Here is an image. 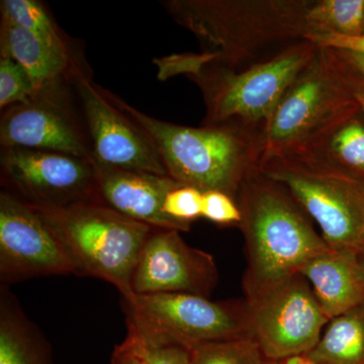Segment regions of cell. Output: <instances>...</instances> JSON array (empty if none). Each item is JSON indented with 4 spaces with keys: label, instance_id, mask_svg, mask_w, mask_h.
Listing matches in <instances>:
<instances>
[{
    "label": "cell",
    "instance_id": "6da1fadb",
    "mask_svg": "<svg viewBox=\"0 0 364 364\" xmlns=\"http://www.w3.org/2000/svg\"><path fill=\"white\" fill-rule=\"evenodd\" d=\"M317 49L310 41H299L240 71L203 53L169 55L153 62L160 80L184 75L195 81L207 109L205 126H236L265 134L280 100Z\"/></svg>",
    "mask_w": 364,
    "mask_h": 364
},
{
    "label": "cell",
    "instance_id": "7a4b0ae2",
    "mask_svg": "<svg viewBox=\"0 0 364 364\" xmlns=\"http://www.w3.org/2000/svg\"><path fill=\"white\" fill-rule=\"evenodd\" d=\"M105 97L146 132L168 176L205 193L223 191L237 200L243 182L259 171L265 134L236 126L200 128L160 121L112 91Z\"/></svg>",
    "mask_w": 364,
    "mask_h": 364
},
{
    "label": "cell",
    "instance_id": "3957f363",
    "mask_svg": "<svg viewBox=\"0 0 364 364\" xmlns=\"http://www.w3.org/2000/svg\"><path fill=\"white\" fill-rule=\"evenodd\" d=\"M160 4L193 33L203 54L237 69L272 45L286 46L312 33V0H167Z\"/></svg>",
    "mask_w": 364,
    "mask_h": 364
},
{
    "label": "cell",
    "instance_id": "277c9868",
    "mask_svg": "<svg viewBox=\"0 0 364 364\" xmlns=\"http://www.w3.org/2000/svg\"><path fill=\"white\" fill-rule=\"evenodd\" d=\"M237 203L247 257L246 298L299 273L329 248L289 191L260 171L243 182Z\"/></svg>",
    "mask_w": 364,
    "mask_h": 364
},
{
    "label": "cell",
    "instance_id": "5b68a950",
    "mask_svg": "<svg viewBox=\"0 0 364 364\" xmlns=\"http://www.w3.org/2000/svg\"><path fill=\"white\" fill-rule=\"evenodd\" d=\"M35 210L58 237L75 274L104 279L119 289L124 301L133 299L132 277L154 228L124 217L102 203Z\"/></svg>",
    "mask_w": 364,
    "mask_h": 364
},
{
    "label": "cell",
    "instance_id": "8992f818",
    "mask_svg": "<svg viewBox=\"0 0 364 364\" xmlns=\"http://www.w3.org/2000/svg\"><path fill=\"white\" fill-rule=\"evenodd\" d=\"M259 171L289 191L333 249L364 251V182L313 151L267 158Z\"/></svg>",
    "mask_w": 364,
    "mask_h": 364
},
{
    "label": "cell",
    "instance_id": "52a82bcc",
    "mask_svg": "<svg viewBox=\"0 0 364 364\" xmlns=\"http://www.w3.org/2000/svg\"><path fill=\"white\" fill-rule=\"evenodd\" d=\"M359 111L331 50L318 47L273 112L262 161L313 149Z\"/></svg>",
    "mask_w": 364,
    "mask_h": 364
},
{
    "label": "cell",
    "instance_id": "ba28073f",
    "mask_svg": "<svg viewBox=\"0 0 364 364\" xmlns=\"http://www.w3.org/2000/svg\"><path fill=\"white\" fill-rule=\"evenodd\" d=\"M127 321L188 349L250 337L246 301H213L191 294H135L124 301Z\"/></svg>",
    "mask_w": 364,
    "mask_h": 364
},
{
    "label": "cell",
    "instance_id": "9c48e42d",
    "mask_svg": "<svg viewBox=\"0 0 364 364\" xmlns=\"http://www.w3.org/2000/svg\"><path fill=\"white\" fill-rule=\"evenodd\" d=\"M245 301L249 335L268 358L279 363L308 354L329 322L308 280L299 273Z\"/></svg>",
    "mask_w": 364,
    "mask_h": 364
},
{
    "label": "cell",
    "instance_id": "30bf717a",
    "mask_svg": "<svg viewBox=\"0 0 364 364\" xmlns=\"http://www.w3.org/2000/svg\"><path fill=\"white\" fill-rule=\"evenodd\" d=\"M4 191L33 208L100 203L95 161L50 151L1 148Z\"/></svg>",
    "mask_w": 364,
    "mask_h": 364
},
{
    "label": "cell",
    "instance_id": "8fae6325",
    "mask_svg": "<svg viewBox=\"0 0 364 364\" xmlns=\"http://www.w3.org/2000/svg\"><path fill=\"white\" fill-rule=\"evenodd\" d=\"M74 273L58 237L39 213L2 189L0 193V280L9 284L45 275Z\"/></svg>",
    "mask_w": 364,
    "mask_h": 364
},
{
    "label": "cell",
    "instance_id": "7c38bea8",
    "mask_svg": "<svg viewBox=\"0 0 364 364\" xmlns=\"http://www.w3.org/2000/svg\"><path fill=\"white\" fill-rule=\"evenodd\" d=\"M93 161L107 168L168 176L149 136L116 107L87 75L75 81Z\"/></svg>",
    "mask_w": 364,
    "mask_h": 364
},
{
    "label": "cell",
    "instance_id": "4fadbf2b",
    "mask_svg": "<svg viewBox=\"0 0 364 364\" xmlns=\"http://www.w3.org/2000/svg\"><path fill=\"white\" fill-rule=\"evenodd\" d=\"M218 282L210 254L188 246L181 231L152 230L136 261L134 294H191L208 298Z\"/></svg>",
    "mask_w": 364,
    "mask_h": 364
},
{
    "label": "cell",
    "instance_id": "5bb4252c",
    "mask_svg": "<svg viewBox=\"0 0 364 364\" xmlns=\"http://www.w3.org/2000/svg\"><path fill=\"white\" fill-rule=\"evenodd\" d=\"M0 145L93 160L90 141L67 102L65 88L38 93L30 102L2 111Z\"/></svg>",
    "mask_w": 364,
    "mask_h": 364
},
{
    "label": "cell",
    "instance_id": "9a60e30c",
    "mask_svg": "<svg viewBox=\"0 0 364 364\" xmlns=\"http://www.w3.org/2000/svg\"><path fill=\"white\" fill-rule=\"evenodd\" d=\"M97 165V164H95ZM100 203L119 214L156 229L188 232L189 229L163 213L165 198L181 186L168 176L98 166Z\"/></svg>",
    "mask_w": 364,
    "mask_h": 364
},
{
    "label": "cell",
    "instance_id": "2e32d148",
    "mask_svg": "<svg viewBox=\"0 0 364 364\" xmlns=\"http://www.w3.org/2000/svg\"><path fill=\"white\" fill-rule=\"evenodd\" d=\"M0 57L18 62L32 79L38 93L65 88L68 81L86 75L79 59L69 56L26 28L1 20Z\"/></svg>",
    "mask_w": 364,
    "mask_h": 364
},
{
    "label": "cell",
    "instance_id": "e0dca14e",
    "mask_svg": "<svg viewBox=\"0 0 364 364\" xmlns=\"http://www.w3.org/2000/svg\"><path fill=\"white\" fill-rule=\"evenodd\" d=\"M358 254L329 247L299 269L329 320L364 303Z\"/></svg>",
    "mask_w": 364,
    "mask_h": 364
},
{
    "label": "cell",
    "instance_id": "ac0fdd59",
    "mask_svg": "<svg viewBox=\"0 0 364 364\" xmlns=\"http://www.w3.org/2000/svg\"><path fill=\"white\" fill-rule=\"evenodd\" d=\"M0 364H53L46 340L6 287L0 296Z\"/></svg>",
    "mask_w": 364,
    "mask_h": 364
},
{
    "label": "cell",
    "instance_id": "d6986e66",
    "mask_svg": "<svg viewBox=\"0 0 364 364\" xmlns=\"http://www.w3.org/2000/svg\"><path fill=\"white\" fill-rule=\"evenodd\" d=\"M306 355L324 364H364V303L330 318Z\"/></svg>",
    "mask_w": 364,
    "mask_h": 364
},
{
    "label": "cell",
    "instance_id": "ffe728a7",
    "mask_svg": "<svg viewBox=\"0 0 364 364\" xmlns=\"http://www.w3.org/2000/svg\"><path fill=\"white\" fill-rule=\"evenodd\" d=\"M321 157L364 182V114L359 111L313 149ZM305 152V151H304Z\"/></svg>",
    "mask_w": 364,
    "mask_h": 364
},
{
    "label": "cell",
    "instance_id": "44dd1931",
    "mask_svg": "<svg viewBox=\"0 0 364 364\" xmlns=\"http://www.w3.org/2000/svg\"><path fill=\"white\" fill-rule=\"evenodd\" d=\"M0 13L1 20L26 28L52 47L78 59L68 36L53 20L51 14L42 2L37 0H2Z\"/></svg>",
    "mask_w": 364,
    "mask_h": 364
},
{
    "label": "cell",
    "instance_id": "7402d4cb",
    "mask_svg": "<svg viewBox=\"0 0 364 364\" xmlns=\"http://www.w3.org/2000/svg\"><path fill=\"white\" fill-rule=\"evenodd\" d=\"M306 21L312 33L358 37L364 33V0H313Z\"/></svg>",
    "mask_w": 364,
    "mask_h": 364
},
{
    "label": "cell",
    "instance_id": "603a6c76",
    "mask_svg": "<svg viewBox=\"0 0 364 364\" xmlns=\"http://www.w3.org/2000/svg\"><path fill=\"white\" fill-rule=\"evenodd\" d=\"M189 352V364H280L268 358L251 337L200 345Z\"/></svg>",
    "mask_w": 364,
    "mask_h": 364
},
{
    "label": "cell",
    "instance_id": "cb8c5ba5",
    "mask_svg": "<svg viewBox=\"0 0 364 364\" xmlns=\"http://www.w3.org/2000/svg\"><path fill=\"white\" fill-rule=\"evenodd\" d=\"M128 334L124 343L135 354L141 364H189L191 352L183 345L167 341L144 331L127 321Z\"/></svg>",
    "mask_w": 364,
    "mask_h": 364
},
{
    "label": "cell",
    "instance_id": "d4e9b609",
    "mask_svg": "<svg viewBox=\"0 0 364 364\" xmlns=\"http://www.w3.org/2000/svg\"><path fill=\"white\" fill-rule=\"evenodd\" d=\"M37 95L32 79L14 60L0 57V107L26 104Z\"/></svg>",
    "mask_w": 364,
    "mask_h": 364
},
{
    "label": "cell",
    "instance_id": "484cf974",
    "mask_svg": "<svg viewBox=\"0 0 364 364\" xmlns=\"http://www.w3.org/2000/svg\"><path fill=\"white\" fill-rule=\"evenodd\" d=\"M203 191L191 186H181L169 191L162 210L167 217L191 229V223L202 217Z\"/></svg>",
    "mask_w": 364,
    "mask_h": 364
},
{
    "label": "cell",
    "instance_id": "4316f807",
    "mask_svg": "<svg viewBox=\"0 0 364 364\" xmlns=\"http://www.w3.org/2000/svg\"><path fill=\"white\" fill-rule=\"evenodd\" d=\"M202 217L220 226H240L242 214L235 198L223 191L203 193Z\"/></svg>",
    "mask_w": 364,
    "mask_h": 364
},
{
    "label": "cell",
    "instance_id": "83f0119b",
    "mask_svg": "<svg viewBox=\"0 0 364 364\" xmlns=\"http://www.w3.org/2000/svg\"><path fill=\"white\" fill-rule=\"evenodd\" d=\"M305 40L317 47L364 55V33L358 37H346L335 33H312L306 36Z\"/></svg>",
    "mask_w": 364,
    "mask_h": 364
},
{
    "label": "cell",
    "instance_id": "f1b7e54d",
    "mask_svg": "<svg viewBox=\"0 0 364 364\" xmlns=\"http://www.w3.org/2000/svg\"><path fill=\"white\" fill-rule=\"evenodd\" d=\"M331 50L335 63L338 69L340 75L342 76L345 83L350 90L352 95L364 114V74L358 70L352 64L342 56L338 51Z\"/></svg>",
    "mask_w": 364,
    "mask_h": 364
},
{
    "label": "cell",
    "instance_id": "f546056e",
    "mask_svg": "<svg viewBox=\"0 0 364 364\" xmlns=\"http://www.w3.org/2000/svg\"><path fill=\"white\" fill-rule=\"evenodd\" d=\"M112 364H141L128 345L122 343L116 347L112 358Z\"/></svg>",
    "mask_w": 364,
    "mask_h": 364
},
{
    "label": "cell",
    "instance_id": "4dcf8cb0",
    "mask_svg": "<svg viewBox=\"0 0 364 364\" xmlns=\"http://www.w3.org/2000/svg\"><path fill=\"white\" fill-rule=\"evenodd\" d=\"M337 51V50H335ZM349 63L364 74V55L358 53L338 51Z\"/></svg>",
    "mask_w": 364,
    "mask_h": 364
},
{
    "label": "cell",
    "instance_id": "1f68e13d",
    "mask_svg": "<svg viewBox=\"0 0 364 364\" xmlns=\"http://www.w3.org/2000/svg\"><path fill=\"white\" fill-rule=\"evenodd\" d=\"M280 364H324L317 363V361L313 360L306 355H296L293 358L284 359V360L280 361Z\"/></svg>",
    "mask_w": 364,
    "mask_h": 364
},
{
    "label": "cell",
    "instance_id": "d6a6232c",
    "mask_svg": "<svg viewBox=\"0 0 364 364\" xmlns=\"http://www.w3.org/2000/svg\"><path fill=\"white\" fill-rule=\"evenodd\" d=\"M359 264H360L361 272L364 279V251L358 254Z\"/></svg>",
    "mask_w": 364,
    "mask_h": 364
}]
</instances>
